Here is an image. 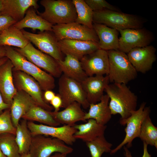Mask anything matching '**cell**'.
<instances>
[{
    "label": "cell",
    "mask_w": 157,
    "mask_h": 157,
    "mask_svg": "<svg viewBox=\"0 0 157 157\" xmlns=\"http://www.w3.org/2000/svg\"><path fill=\"white\" fill-rule=\"evenodd\" d=\"M14 49L28 61L53 77L59 78L61 75L62 72L56 60L36 49L31 42L23 48Z\"/></svg>",
    "instance_id": "cell-10"
},
{
    "label": "cell",
    "mask_w": 157,
    "mask_h": 157,
    "mask_svg": "<svg viewBox=\"0 0 157 157\" xmlns=\"http://www.w3.org/2000/svg\"><path fill=\"white\" fill-rule=\"evenodd\" d=\"M10 106L4 101L0 92V115L5 110L10 108Z\"/></svg>",
    "instance_id": "cell-41"
},
{
    "label": "cell",
    "mask_w": 157,
    "mask_h": 157,
    "mask_svg": "<svg viewBox=\"0 0 157 157\" xmlns=\"http://www.w3.org/2000/svg\"><path fill=\"white\" fill-rule=\"evenodd\" d=\"M1 32H0V33H1Z\"/></svg>",
    "instance_id": "cell-48"
},
{
    "label": "cell",
    "mask_w": 157,
    "mask_h": 157,
    "mask_svg": "<svg viewBox=\"0 0 157 157\" xmlns=\"http://www.w3.org/2000/svg\"><path fill=\"white\" fill-rule=\"evenodd\" d=\"M54 109V111H58L62 105V100L59 95H56L55 97L50 102Z\"/></svg>",
    "instance_id": "cell-39"
},
{
    "label": "cell",
    "mask_w": 157,
    "mask_h": 157,
    "mask_svg": "<svg viewBox=\"0 0 157 157\" xmlns=\"http://www.w3.org/2000/svg\"><path fill=\"white\" fill-rule=\"evenodd\" d=\"M146 103L143 102L137 110L131 112V115L123 122L121 125H126L125 129L126 134L122 141L116 148L112 149L110 153L113 154L126 145L128 148L132 146L133 140L138 137L142 123L146 118L149 115V107H145Z\"/></svg>",
    "instance_id": "cell-8"
},
{
    "label": "cell",
    "mask_w": 157,
    "mask_h": 157,
    "mask_svg": "<svg viewBox=\"0 0 157 157\" xmlns=\"http://www.w3.org/2000/svg\"><path fill=\"white\" fill-rule=\"evenodd\" d=\"M67 155L65 154L56 153H55L53 154L52 155L49 157H66Z\"/></svg>",
    "instance_id": "cell-43"
},
{
    "label": "cell",
    "mask_w": 157,
    "mask_h": 157,
    "mask_svg": "<svg viewBox=\"0 0 157 157\" xmlns=\"http://www.w3.org/2000/svg\"><path fill=\"white\" fill-rule=\"evenodd\" d=\"M72 1L77 13L75 22L93 28V11L84 0H72Z\"/></svg>",
    "instance_id": "cell-31"
},
{
    "label": "cell",
    "mask_w": 157,
    "mask_h": 157,
    "mask_svg": "<svg viewBox=\"0 0 157 157\" xmlns=\"http://www.w3.org/2000/svg\"><path fill=\"white\" fill-rule=\"evenodd\" d=\"M30 42L21 30L12 25L1 32L0 34V45L14 46L23 48Z\"/></svg>",
    "instance_id": "cell-28"
},
{
    "label": "cell",
    "mask_w": 157,
    "mask_h": 157,
    "mask_svg": "<svg viewBox=\"0 0 157 157\" xmlns=\"http://www.w3.org/2000/svg\"><path fill=\"white\" fill-rule=\"evenodd\" d=\"M85 2L93 11L108 10L121 12L117 8L105 0H84Z\"/></svg>",
    "instance_id": "cell-36"
},
{
    "label": "cell",
    "mask_w": 157,
    "mask_h": 157,
    "mask_svg": "<svg viewBox=\"0 0 157 157\" xmlns=\"http://www.w3.org/2000/svg\"><path fill=\"white\" fill-rule=\"evenodd\" d=\"M85 123L75 124L74 127L77 130L74 135L76 139L85 142L92 141L97 137L104 135L107 126L97 123L94 119H90Z\"/></svg>",
    "instance_id": "cell-24"
},
{
    "label": "cell",
    "mask_w": 157,
    "mask_h": 157,
    "mask_svg": "<svg viewBox=\"0 0 157 157\" xmlns=\"http://www.w3.org/2000/svg\"><path fill=\"white\" fill-rule=\"evenodd\" d=\"M27 124L32 136L39 135L50 136L69 145H72L76 140L74 135L77 130L74 126L65 125L60 127L53 126L38 124L31 121H27Z\"/></svg>",
    "instance_id": "cell-14"
},
{
    "label": "cell",
    "mask_w": 157,
    "mask_h": 157,
    "mask_svg": "<svg viewBox=\"0 0 157 157\" xmlns=\"http://www.w3.org/2000/svg\"><path fill=\"white\" fill-rule=\"evenodd\" d=\"M109 97L106 94L103 95L99 102L90 104L88 111L85 113V120L93 119L98 124L105 125L112 117V114L109 105Z\"/></svg>",
    "instance_id": "cell-25"
},
{
    "label": "cell",
    "mask_w": 157,
    "mask_h": 157,
    "mask_svg": "<svg viewBox=\"0 0 157 157\" xmlns=\"http://www.w3.org/2000/svg\"><path fill=\"white\" fill-rule=\"evenodd\" d=\"M2 8L0 14L11 17L17 22L24 17L28 9L39 8L37 0H1Z\"/></svg>",
    "instance_id": "cell-21"
},
{
    "label": "cell",
    "mask_w": 157,
    "mask_h": 157,
    "mask_svg": "<svg viewBox=\"0 0 157 157\" xmlns=\"http://www.w3.org/2000/svg\"><path fill=\"white\" fill-rule=\"evenodd\" d=\"M104 91L109 97V105L111 114H119L120 124L136 110L138 97L126 84L113 83L108 84Z\"/></svg>",
    "instance_id": "cell-1"
},
{
    "label": "cell",
    "mask_w": 157,
    "mask_h": 157,
    "mask_svg": "<svg viewBox=\"0 0 157 157\" xmlns=\"http://www.w3.org/2000/svg\"><path fill=\"white\" fill-rule=\"evenodd\" d=\"M8 59L6 57H5L0 59V66L5 63Z\"/></svg>",
    "instance_id": "cell-44"
},
{
    "label": "cell",
    "mask_w": 157,
    "mask_h": 157,
    "mask_svg": "<svg viewBox=\"0 0 157 157\" xmlns=\"http://www.w3.org/2000/svg\"><path fill=\"white\" fill-rule=\"evenodd\" d=\"M28 121H35L47 125L58 126L60 124L53 118L49 111L36 105L31 108L22 117Z\"/></svg>",
    "instance_id": "cell-30"
},
{
    "label": "cell",
    "mask_w": 157,
    "mask_h": 157,
    "mask_svg": "<svg viewBox=\"0 0 157 157\" xmlns=\"http://www.w3.org/2000/svg\"><path fill=\"white\" fill-rule=\"evenodd\" d=\"M21 157H31V156L30 154L28 153L21 155Z\"/></svg>",
    "instance_id": "cell-45"
},
{
    "label": "cell",
    "mask_w": 157,
    "mask_h": 157,
    "mask_svg": "<svg viewBox=\"0 0 157 157\" xmlns=\"http://www.w3.org/2000/svg\"><path fill=\"white\" fill-rule=\"evenodd\" d=\"M25 37L39 50L50 56L56 61L63 60L58 42L52 31H45L35 34L21 30Z\"/></svg>",
    "instance_id": "cell-13"
},
{
    "label": "cell",
    "mask_w": 157,
    "mask_h": 157,
    "mask_svg": "<svg viewBox=\"0 0 157 157\" xmlns=\"http://www.w3.org/2000/svg\"><path fill=\"white\" fill-rule=\"evenodd\" d=\"M0 157H6L3 154L1 150L0 149Z\"/></svg>",
    "instance_id": "cell-46"
},
{
    "label": "cell",
    "mask_w": 157,
    "mask_h": 157,
    "mask_svg": "<svg viewBox=\"0 0 157 157\" xmlns=\"http://www.w3.org/2000/svg\"><path fill=\"white\" fill-rule=\"evenodd\" d=\"M86 143L91 157H101L104 153H110L112 149V144L106 140L104 135Z\"/></svg>",
    "instance_id": "cell-34"
},
{
    "label": "cell",
    "mask_w": 157,
    "mask_h": 157,
    "mask_svg": "<svg viewBox=\"0 0 157 157\" xmlns=\"http://www.w3.org/2000/svg\"><path fill=\"white\" fill-rule=\"evenodd\" d=\"M143 142V153L142 157H151V155L149 153L147 150L148 145L144 142ZM124 151V156L125 157H133L128 148L125 146L123 147Z\"/></svg>",
    "instance_id": "cell-38"
},
{
    "label": "cell",
    "mask_w": 157,
    "mask_h": 157,
    "mask_svg": "<svg viewBox=\"0 0 157 157\" xmlns=\"http://www.w3.org/2000/svg\"><path fill=\"white\" fill-rule=\"evenodd\" d=\"M27 121L23 119L16 127L15 138L20 154L29 153L32 136L28 129Z\"/></svg>",
    "instance_id": "cell-29"
},
{
    "label": "cell",
    "mask_w": 157,
    "mask_h": 157,
    "mask_svg": "<svg viewBox=\"0 0 157 157\" xmlns=\"http://www.w3.org/2000/svg\"><path fill=\"white\" fill-rule=\"evenodd\" d=\"M36 105V103L29 95L23 90H17L10 108L12 121L16 128L20 119L31 108Z\"/></svg>",
    "instance_id": "cell-20"
},
{
    "label": "cell",
    "mask_w": 157,
    "mask_h": 157,
    "mask_svg": "<svg viewBox=\"0 0 157 157\" xmlns=\"http://www.w3.org/2000/svg\"><path fill=\"white\" fill-rule=\"evenodd\" d=\"M16 131V128L13 124L9 108L0 115V135L5 133L15 135Z\"/></svg>",
    "instance_id": "cell-35"
},
{
    "label": "cell",
    "mask_w": 157,
    "mask_h": 157,
    "mask_svg": "<svg viewBox=\"0 0 157 157\" xmlns=\"http://www.w3.org/2000/svg\"><path fill=\"white\" fill-rule=\"evenodd\" d=\"M73 150L62 140L42 135L33 136L29 151L31 157H49L53 154H68Z\"/></svg>",
    "instance_id": "cell-6"
},
{
    "label": "cell",
    "mask_w": 157,
    "mask_h": 157,
    "mask_svg": "<svg viewBox=\"0 0 157 157\" xmlns=\"http://www.w3.org/2000/svg\"><path fill=\"white\" fill-rule=\"evenodd\" d=\"M156 49L153 46L134 48L127 53L129 60L136 71L145 73L151 69L156 60Z\"/></svg>",
    "instance_id": "cell-16"
},
{
    "label": "cell",
    "mask_w": 157,
    "mask_h": 157,
    "mask_svg": "<svg viewBox=\"0 0 157 157\" xmlns=\"http://www.w3.org/2000/svg\"><path fill=\"white\" fill-rule=\"evenodd\" d=\"M17 22L11 17L0 14V32L13 25Z\"/></svg>",
    "instance_id": "cell-37"
},
{
    "label": "cell",
    "mask_w": 157,
    "mask_h": 157,
    "mask_svg": "<svg viewBox=\"0 0 157 157\" xmlns=\"http://www.w3.org/2000/svg\"><path fill=\"white\" fill-rule=\"evenodd\" d=\"M40 4L44 8L37 13L53 25L67 24L75 22L77 13L71 0H42Z\"/></svg>",
    "instance_id": "cell-3"
},
{
    "label": "cell",
    "mask_w": 157,
    "mask_h": 157,
    "mask_svg": "<svg viewBox=\"0 0 157 157\" xmlns=\"http://www.w3.org/2000/svg\"><path fill=\"white\" fill-rule=\"evenodd\" d=\"M52 29V32L58 41L70 39L99 41L93 28L75 22L53 25Z\"/></svg>",
    "instance_id": "cell-11"
},
{
    "label": "cell",
    "mask_w": 157,
    "mask_h": 157,
    "mask_svg": "<svg viewBox=\"0 0 157 157\" xmlns=\"http://www.w3.org/2000/svg\"><path fill=\"white\" fill-rule=\"evenodd\" d=\"M117 30L120 34L118 50L126 54L134 48L150 45L154 39L153 33L143 28Z\"/></svg>",
    "instance_id": "cell-9"
},
{
    "label": "cell",
    "mask_w": 157,
    "mask_h": 157,
    "mask_svg": "<svg viewBox=\"0 0 157 157\" xmlns=\"http://www.w3.org/2000/svg\"><path fill=\"white\" fill-rule=\"evenodd\" d=\"M59 94L62 101V107L65 108L74 102L79 103L84 109L89 108L88 102L81 83L63 74L58 81Z\"/></svg>",
    "instance_id": "cell-7"
},
{
    "label": "cell",
    "mask_w": 157,
    "mask_h": 157,
    "mask_svg": "<svg viewBox=\"0 0 157 157\" xmlns=\"http://www.w3.org/2000/svg\"><path fill=\"white\" fill-rule=\"evenodd\" d=\"M33 7L27 10L24 17L13 26L19 30L26 28H30L33 31L39 30L40 32L52 31L53 25L37 14Z\"/></svg>",
    "instance_id": "cell-26"
},
{
    "label": "cell",
    "mask_w": 157,
    "mask_h": 157,
    "mask_svg": "<svg viewBox=\"0 0 157 157\" xmlns=\"http://www.w3.org/2000/svg\"><path fill=\"white\" fill-rule=\"evenodd\" d=\"M13 81L17 90H22L29 95L37 105L45 110L51 111L53 108L44 101L41 87L33 77L24 72L13 69Z\"/></svg>",
    "instance_id": "cell-12"
},
{
    "label": "cell",
    "mask_w": 157,
    "mask_h": 157,
    "mask_svg": "<svg viewBox=\"0 0 157 157\" xmlns=\"http://www.w3.org/2000/svg\"><path fill=\"white\" fill-rule=\"evenodd\" d=\"M145 19L137 15L104 10L93 11V23L102 24L117 30L142 28Z\"/></svg>",
    "instance_id": "cell-5"
},
{
    "label": "cell",
    "mask_w": 157,
    "mask_h": 157,
    "mask_svg": "<svg viewBox=\"0 0 157 157\" xmlns=\"http://www.w3.org/2000/svg\"><path fill=\"white\" fill-rule=\"evenodd\" d=\"M80 61L88 76L108 74L109 64L106 51L99 49L85 55Z\"/></svg>",
    "instance_id": "cell-15"
},
{
    "label": "cell",
    "mask_w": 157,
    "mask_h": 157,
    "mask_svg": "<svg viewBox=\"0 0 157 157\" xmlns=\"http://www.w3.org/2000/svg\"><path fill=\"white\" fill-rule=\"evenodd\" d=\"M58 43L62 53L79 60L85 55L100 49L98 42L93 41L64 39L58 41Z\"/></svg>",
    "instance_id": "cell-17"
},
{
    "label": "cell",
    "mask_w": 157,
    "mask_h": 157,
    "mask_svg": "<svg viewBox=\"0 0 157 157\" xmlns=\"http://www.w3.org/2000/svg\"><path fill=\"white\" fill-rule=\"evenodd\" d=\"M6 57V50L4 46L0 45V59Z\"/></svg>",
    "instance_id": "cell-42"
},
{
    "label": "cell",
    "mask_w": 157,
    "mask_h": 157,
    "mask_svg": "<svg viewBox=\"0 0 157 157\" xmlns=\"http://www.w3.org/2000/svg\"><path fill=\"white\" fill-rule=\"evenodd\" d=\"M93 28L98 37L100 49L106 51L118 50L119 32L117 30L96 23H93Z\"/></svg>",
    "instance_id": "cell-23"
},
{
    "label": "cell",
    "mask_w": 157,
    "mask_h": 157,
    "mask_svg": "<svg viewBox=\"0 0 157 157\" xmlns=\"http://www.w3.org/2000/svg\"><path fill=\"white\" fill-rule=\"evenodd\" d=\"M2 8V3L1 0H0V12Z\"/></svg>",
    "instance_id": "cell-47"
},
{
    "label": "cell",
    "mask_w": 157,
    "mask_h": 157,
    "mask_svg": "<svg viewBox=\"0 0 157 157\" xmlns=\"http://www.w3.org/2000/svg\"><path fill=\"white\" fill-rule=\"evenodd\" d=\"M13 67L8 59L0 66V92L4 102L10 106L17 91L13 81Z\"/></svg>",
    "instance_id": "cell-19"
},
{
    "label": "cell",
    "mask_w": 157,
    "mask_h": 157,
    "mask_svg": "<svg viewBox=\"0 0 157 157\" xmlns=\"http://www.w3.org/2000/svg\"><path fill=\"white\" fill-rule=\"evenodd\" d=\"M4 47L6 57L12 63L13 70L23 72L33 77L39 83L42 90H51L54 88L55 80L53 76L28 61L14 48Z\"/></svg>",
    "instance_id": "cell-2"
},
{
    "label": "cell",
    "mask_w": 157,
    "mask_h": 157,
    "mask_svg": "<svg viewBox=\"0 0 157 157\" xmlns=\"http://www.w3.org/2000/svg\"><path fill=\"white\" fill-rule=\"evenodd\" d=\"M138 137L147 145L157 149V128L153 124L149 115L142 123Z\"/></svg>",
    "instance_id": "cell-32"
},
{
    "label": "cell",
    "mask_w": 157,
    "mask_h": 157,
    "mask_svg": "<svg viewBox=\"0 0 157 157\" xmlns=\"http://www.w3.org/2000/svg\"><path fill=\"white\" fill-rule=\"evenodd\" d=\"M109 82L108 75H97L88 76L81 83L90 104H95L100 101Z\"/></svg>",
    "instance_id": "cell-18"
},
{
    "label": "cell",
    "mask_w": 157,
    "mask_h": 157,
    "mask_svg": "<svg viewBox=\"0 0 157 157\" xmlns=\"http://www.w3.org/2000/svg\"><path fill=\"white\" fill-rule=\"evenodd\" d=\"M81 106L79 103L74 102L62 111H51L49 113L58 123L73 126L77 122H86L84 119L85 113L82 110Z\"/></svg>",
    "instance_id": "cell-22"
},
{
    "label": "cell",
    "mask_w": 157,
    "mask_h": 157,
    "mask_svg": "<svg viewBox=\"0 0 157 157\" xmlns=\"http://www.w3.org/2000/svg\"><path fill=\"white\" fill-rule=\"evenodd\" d=\"M65 55L64 59L56 61L62 73L81 83L88 76L83 69L80 61L72 56Z\"/></svg>",
    "instance_id": "cell-27"
},
{
    "label": "cell",
    "mask_w": 157,
    "mask_h": 157,
    "mask_svg": "<svg viewBox=\"0 0 157 157\" xmlns=\"http://www.w3.org/2000/svg\"><path fill=\"white\" fill-rule=\"evenodd\" d=\"M0 149L6 157H21L14 134L5 133L0 135Z\"/></svg>",
    "instance_id": "cell-33"
},
{
    "label": "cell",
    "mask_w": 157,
    "mask_h": 157,
    "mask_svg": "<svg viewBox=\"0 0 157 157\" xmlns=\"http://www.w3.org/2000/svg\"><path fill=\"white\" fill-rule=\"evenodd\" d=\"M43 95V99L46 102H50L56 95L55 93L51 90H48L44 91Z\"/></svg>",
    "instance_id": "cell-40"
},
{
    "label": "cell",
    "mask_w": 157,
    "mask_h": 157,
    "mask_svg": "<svg viewBox=\"0 0 157 157\" xmlns=\"http://www.w3.org/2000/svg\"><path fill=\"white\" fill-rule=\"evenodd\" d=\"M110 82L126 84L135 79L137 72L131 63L127 54L118 50L107 51Z\"/></svg>",
    "instance_id": "cell-4"
}]
</instances>
